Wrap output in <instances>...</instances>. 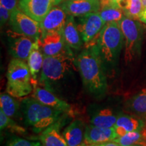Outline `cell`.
Masks as SVG:
<instances>
[{"instance_id": "obj_13", "label": "cell", "mask_w": 146, "mask_h": 146, "mask_svg": "<svg viewBox=\"0 0 146 146\" xmlns=\"http://www.w3.org/2000/svg\"><path fill=\"white\" fill-rule=\"evenodd\" d=\"M66 43L62 33L52 32L42 35L39 39V46L45 56L57 55L65 50Z\"/></svg>"}, {"instance_id": "obj_31", "label": "cell", "mask_w": 146, "mask_h": 146, "mask_svg": "<svg viewBox=\"0 0 146 146\" xmlns=\"http://www.w3.org/2000/svg\"><path fill=\"white\" fill-rule=\"evenodd\" d=\"M0 5H2L5 8L8 9L10 13L18 8L17 0H0Z\"/></svg>"}, {"instance_id": "obj_16", "label": "cell", "mask_w": 146, "mask_h": 146, "mask_svg": "<svg viewBox=\"0 0 146 146\" xmlns=\"http://www.w3.org/2000/svg\"><path fill=\"white\" fill-rule=\"evenodd\" d=\"M62 35L66 46L75 50H81L83 41L74 16H68Z\"/></svg>"}, {"instance_id": "obj_8", "label": "cell", "mask_w": 146, "mask_h": 146, "mask_svg": "<svg viewBox=\"0 0 146 146\" xmlns=\"http://www.w3.org/2000/svg\"><path fill=\"white\" fill-rule=\"evenodd\" d=\"M78 18L77 26L82 39L85 44H89L98 37L106 24L98 12L87 14Z\"/></svg>"}, {"instance_id": "obj_12", "label": "cell", "mask_w": 146, "mask_h": 146, "mask_svg": "<svg viewBox=\"0 0 146 146\" xmlns=\"http://www.w3.org/2000/svg\"><path fill=\"white\" fill-rule=\"evenodd\" d=\"M9 37V52L14 58L27 61L35 41L31 38L16 33Z\"/></svg>"}, {"instance_id": "obj_9", "label": "cell", "mask_w": 146, "mask_h": 146, "mask_svg": "<svg viewBox=\"0 0 146 146\" xmlns=\"http://www.w3.org/2000/svg\"><path fill=\"white\" fill-rule=\"evenodd\" d=\"M63 0H19L18 8L35 21L41 23L48 12Z\"/></svg>"}, {"instance_id": "obj_27", "label": "cell", "mask_w": 146, "mask_h": 146, "mask_svg": "<svg viewBox=\"0 0 146 146\" xmlns=\"http://www.w3.org/2000/svg\"><path fill=\"white\" fill-rule=\"evenodd\" d=\"M7 146H42L39 142L31 141L22 138H15L9 141Z\"/></svg>"}, {"instance_id": "obj_14", "label": "cell", "mask_w": 146, "mask_h": 146, "mask_svg": "<svg viewBox=\"0 0 146 146\" xmlns=\"http://www.w3.org/2000/svg\"><path fill=\"white\" fill-rule=\"evenodd\" d=\"M117 137L114 127L102 128L91 125L85 128L84 141L87 145H94L114 141Z\"/></svg>"}, {"instance_id": "obj_4", "label": "cell", "mask_w": 146, "mask_h": 146, "mask_svg": "<svg viewBox=\"0 0 146 146\" xmlns=\"http://www.w3.org/2000/svg\"><path fill=\"white\" fill-rule=\"evenodd\" d=\"M6 76V92L10 96L21 98L32 92L31 73L25 61L12 58L8 64Z\"/></svg>"}, {"instance_id": "obj_24", "label": "cell", "mask_w": 146, "mask_h": 146, "mask_svg": "<svg viewBox=\"0 0 146 146\" xmlns=\"http://www.w3.org/2000/svg\"><path fill=\"white\" fill-rule=\"evenodd\" d=\"M19 104L14 97L10 94H1L0 96V106L1 110L8 117L11 118L16 117L19 109Z\"/></svg>"}, {"instance_id": "obj_23", "label": "cell", "mask_w": 146, "mask_h": 146, "mask_svg": "<svg viewBox=\"0 0 146 146\" xmlns=\"http://www.w3.org/2000/svg\"><path fill=\"white\" fill-rule=\"evenodd\" d=\"M125 16L133 20L139 21L144 7L142 0H125L120 7Z\"/></svg>"}, {"instance_id": "obj_36", "label": "cell", "mask_w": 146, "mask_h": 146, "mask_svg": "<svg viewBox=\"0 0 146 146\" xmlns=\"http://www.w3.org/2000/svg\"><path fill=\"white\" fill-rule=\"evenodd\" d=\"M132 146H142V145H132Z\"/></svg>"}, {"instance_id": "obj_26", "label": "cell", "mask_w": 146, "mask_h": 146, "mask_svg": "<svg viewBox=\"0 0 146 146\" xmlns=\"http://www.w3.org/2000/svg\"><path fill=\"white\" fill-rule=\"evenodd\" d=\"M143 139V135L141 134V131H136L128 133L123 136L118 137L114 141L118 143L120 146H132L140 144Z\"/></svg>"}, {"instance_id": "obj_3", "label": "cell", "mask_w": 146, "mask_h": 146, "mask_svg": "<svg viewBox=\"0 0 146 146\" xmlns=\"http://www.w3.org/2000/svg\"><path fill=\"white\" fill-rule=\"evenodd\" d=\"M124 43V36L118 23L106 24L96 39V46L104 64L116 62Z\"/></svg>"}, {"instance_id": "obj_7", "label": "cell", "mask_w": 146, "mask_h": 146, "mask_svg": "<svg viewBox=\"0 0 146 146\" xmlns=\"http://www.w3.org/2000/svg\"><path fill=\"white\" fill-rule=\"evenodd\" d=\"M9 23L12 31L16 33L31 38L34 41L40 39L41 32L39 23L24 13L18 8L11 13Z\"/></svg>"}, {"instance_id": "obj_30", "label": "cell", "mask_w": 146, "mask_h": 146, "mask_svg": "<svg viewBox=\"0 0 146 146\" xmlns=\"http://www.w3.org/2000/svg\"><path fill=\"white\" fill-rule=\"evenodd\" d=\"M12 120L11 118L8 117L1 110H0V129H1V131L8 128Z\"/></svg>"}, {"instance_id": "obj_21", "label": "cell", "mask_w": 146, "mask_h": 146, "mask_svg": "<svg viewBox=\"0 0 146 146\" xmlns=\"http://www.w3.org/2000/svg\"><path fill=\"white\" fill-rule=\"evenodd\" d=\"M128 110L142 120H146V88L133 97L127 103Z\"/></svg>"}, {"instance_id": "obj_10", "label": "cell", "mask_w": 146, "mask_h": 146, "mask_svg": "<svg viewBox=\"0 0 146 146\" xmlns=\"http://www.w3.org/2000/svg\"><path fill=\"white\" fill-rule=\"evenodd\" d=\"M68 15L60 5L53 8L40 23L42 35L52 32L62 33Z\"/></svg>"}, {"instance_id": "obj_15", "label": "cell", "mask_w": 146, "mask_h": 146, "mask_svg": "<svg viewBox=\"0 0 146 146\" xmlns=\"http://www.w3.org/2000/svg\"><path fill=\"white\" fill-rule=\"evenodd\" d=\"M33 98L41 104L62 112H68L71 110L69 104L60 100L50 89L41 87H36L33 94Z\"/></svg>"}, {"instance_id": "obj_20", "label": "cell", "mask_w": 146, "mask_h": 146, "mask_svg": "<svg viewBox=\"0 0 146 146\" xmlns=\"http://www.w3.org/2000/svg\"><path fill=\"white\" fill-rule=\"evenodd\" d=\"M43 60H44V55L40 49L39 39L36 40L35 41L31 52L27 59V64L30 69L33 82L35 81L37 78L40 70L41 71Z\"/></svg>"}, {"instance_id": "obj_32", "label": "cell", "mask_w": 146, "mask_h": 146, "mask_svg": "<svg viewBox=\"0 0 146 146\" xmlns=\"http://www.w3.org/2000/svg\"><path fill=\"white\" fill-rule=\"evenodd\" d=\"M89 146H120L119 144L114 141H107L104 143H102L99 144H94V145H88Z\"/></svg>"}, {"instance_id": "obj_29", "label": "cell", "mask_w": 146, "mask_h": 146, "mask_svg": "<svg viewBox=\"0 0 146 146\" xmlns=\"http://www.w3.org/2000/svg\"><path fill=\"white\" fill-rule=\"evenodd\" d=\"M11 13L8 9H6L2 5H0V21L1 27H3L8 21H10Z\"/></svg>"}, {"instance_id": "obj_28", "label": "cell", "mask_w": 146, "mask_h": 146, "mask_svg": "<svg viewBox=\"0 0 146 146\" xmlns=\"http://www.w3.org/2000/svg\"><path fill=\"white\" fill-rule=\"evenodd\" d=\"M125 0H100V9L106 8H121V4Z\"/></svg>"}, {"instance_id": "obj_33", "label": "cell", "mask_w": 146, "mask_h": 146, "mask_svg": "<svg viewBox=\"0 0 146 146\" xmlns=\"http://www.w3.org/2000/svg\"><path fill=\"white\" fill-rule=\"evenodd\" d=\"M139 21L142 22V23H143L146 25V9H144V10L143 11V12H142Z\"/></svg>"}, {"instance_id": "obj_1", "label": "cell", "mask_w": 146, "mask_h": 146, "mask_svg": "<svg viewBox=\"0 0 146 146\" xmlns=\"http://www.w3.org/2000/svg\"><path fill=\"white\" fill-rule=\"evenodd\" d=\"M74 64L79 72L84 86L90 94L101 97L106 93L107 78L95 40L74 58Z\"/></svg>"}, {"instance_id": "obj_35", "label": "cell", "mask_w": 146, "mask_h": 146, "mask_svg": "<svg viewBox=\"0 0 146 146\" xmlns=\"http://www.w3.org/2000/svg\"><path fill=\"white\" fill-rule=\"evenodd\" d=\"M76 146H89V145H87V144L85 143H82L79 144V145H76Z\"/></svg>"}, {"instance_id": "obj_11", "label": "cell", "mask_w": 146, "mask_h": 146, "mask_svg": "<svg viewBox=\"0 0 146 146\" xmlns=\"http://www.w3.org/2000/svg\"><path fill=\"white\" fill-rule=\"evenodd\" d=\"M60 5L67 15L74 17L98 12L100 10V0H64Z\"/></svg>"}, {"instance_id": "obj_22", "label": "cell", "mask_w": 146, "mask_h": 146, "mask_svg": "<svg viewBox=\"0 0 146 146\" xmlns=\"http://www.w3.org/2000/svg\"><path fill=\"white\" fill-rule=\"evenodd\" d=\"M118 116L112 110L102 109L93 116L91 119V125L102 128L114 127Z\"/></svg>"}, {"instance_id": "obj_18", "label": "cell", "mask_w": 146, "mask_h": 146, "mask_svg": "<svg viewBox=\"0 0 146 146\" xmlns=\"http://www.w3.org/2000/svg\"><path fill=\"white\" fill-rule=\"evenodd\" d=\"M60 124L57 122L41 132L40 140L42 146H68L60 133Z\"/></svg>"}, {"instance_id": "obj_34", "label": "cell", "mask_w": 146, "mask_h": 146, "mask_svg": "<svg viewBox=\"0 0 146 146\" xmlns=\"http://www.w3.org/2000/svg\"><path fill=\"white\" fill-rule=\"evenodd\" d=\"M142 3H143L144 9H146V0H142Z\"/></svg>"}, {"instance_id": "obj_2", "label": "cell", "mask_w": 146, "mask_h": 146, "mask_svg": "<svg viewBox=\"0 0 146 146\" xmlns=\"http://www.w3.org/2000/svg\"><path fill=\"white\" fill-rule=\"evenodd\" d=\"M22 110L26 123L36 133L59 121L62 112L45 106L34 98H27L22 102Z\"/></svg>"}, {"instance_id": "obj_25", "label": "cell", "mask_w": 146, "mask_h": 146, "mask_svg": "<svg viewBox=\"0 0 146 146\" xmlns=\"http://www.w3.org/2000/svg\"><path fill=\"white\" fill-rule=\"evenodd\" d=\"M100 17L105 24L108 23H118L125 17L123 10L118 8H106L100 9L99 12Z\"/></svg>"}, {"instance_id": "obj_19", "label": "cell", "mask_w": 146, "mask_h": 146, "mask_svg": "<svg viewBox=\"0 0 146 146\" xmlns=\"http://www.w3.org/2000/svg\"><path fill=\"white\" fill-rule=\"evenodd\" d=\"M62 135L68 146H76L82 143L85 137L83 122L80 120L72 121L64 130Z\"/></svg>"}, {"instance_id": "obj_6", "label": "cell", "mask_w": 146, "mask_h": 146, "mask_svg": "<svg viewBox=\"0 0 146 146\" xmlns=\"http://www.w3.org/2000/svg\"><path fill=\"white\" fill-rule=\"evenodd\" d=\"M118 24L124 36L125 62L130 63L141 53L143 28L139 22L126 16Z\"/></svg>"}, {"instance_id": "obj_17", "label": "cell", "mask_w": 146, "mask_h": 146, "mask_svg": "<svg viewBox=\"0 0 146 146\" xmlns=\"http://www.w3.org/2000/svg\"><path fill=\"white\" fill-rule=\"evenodd\" d=\"M143 127L144 123L141 118L128 115H120L114 128L118 137H120L132 131H141Z\"/></svg>"}, {"instance_id": "obj_5", "label": "cell", "mask_w": 146, "mask_h": 146, "mask_svg": "<svg viewBox=\"0 0 146 146\" xmlns=\"http://www.w3.org/2000/svg\"><path fill=\"white\" fill-rule=\"evenodd\" d=\"M74 58L69 50H65L57 55L44 56L40 83L49 89L50 83L62 79L74 63Z\"/></svg>"}]
</instances>
